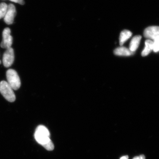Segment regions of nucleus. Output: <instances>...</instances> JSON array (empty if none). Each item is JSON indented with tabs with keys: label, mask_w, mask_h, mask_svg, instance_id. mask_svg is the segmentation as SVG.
<instances>
[{
	"label": "nucleus",
	"mask_w": 159,
	"mask_h": 159,
	"mask_svg": "<svg viewBox=\"0 0 159 159\" xmlns=\"http://www.w3.org/2000/svg\"><path fill=\"white\" fill-rule=\"evenodd\" d=\"M10 34H11V30L9 28H6L3 31V40L1 43V47L2 48L7 49L11 48L13 39Z\"/></svg>",
	"instance_id": "4"
},
{
	"label": "nucleus",
	"mask_w": 159,
	"mask_h": 159,
	"mask_svg": "<svg viewBox=\"0 0 159 159\" xmlns=\"http://www.w3.org/2000/svg\"><path fill=\"white\" fill-rule=\"evenodd\" d=\"M144 37L148 39L154 40L159 37V26L148 27L144 32Z\"/></svg>",
	"instance_id": "7"
},
{
	"label": "nucleus",
	"mask_w": 159,
	"mask_h": 159,
	"mask_svg": "<svg viewBox=\"0 0 159 159\" xmlns=\"http://www.w3.org/2000/svg\"><path fill=\"white\" fill-rule=\"evenodd\" d=\"M114 53L117 56H129L133 55V53L129 49L124 47H120L117 48L114 50Z\"/></svg>",
	"instance_id": "8"
},
{
	"label": "nucleus",
	"mask_w": 159,
	"mask_h": 159,
	"mask_svg": "<svg viewBox=\"0 0 159 159\" xmlns=\"http://www.w3.org/2000/svg\"><path fill=\"white\" fill-rule=\"evenodd\" d=\"M14 61V53L11 48L6 49L3 57V63L4 66L9 67L12 65Z\"/></svg>",
	"instance_id": "6"
},
{
	"label": "nucleus",
	"mask_w": 159,
	"mask_h": 159,
	"mask_svg": "<svg viewBox=\"0 0 159 159\" xmlns=\"http://www.w3.org/2000/svg\"><path fill=\"white\" fill-rule=\"evenodd\" d=\"M8 5L5 3H0V19L4 18L7 11Z\"/></svg>",
	"instance_id": "12"
},
{
	"label": "nucleus",
	"mask_w": 159,
	"mask_h": 159,
	"mask_svg": "<svg viewBox=\"0 0 159 159\" xmlns=\"http://www.w3.org/2000/svg\"><path fill=\"white\" fill-rule=\"evenodd\" d=\"M16 14L15 6L13 4H9L8 6L6 14L4 17V21L7 25H10L13 24Z\"/></svg>",
	"instance_id": "5"
},
{
	"label": "nucleus",
	"mask_w": 159,
	"mask_h": 159,
	"mask_svg": "<svg viewBox=\"0 0 159 159\" xmlns=\"http://www.w3.org/2000/svg\"><path fill=\"white\" fill-rule=\"evenodd\" d=\"M145 48L142 53L143 57L147 56L153 50V41L152 40L147 39L145 42Z\"/></svg>",
	"instance_id": "11"
},
{
	"label": "nucleus",
	"mask_w": 159,
	"mask_h": 159,
	"mask_svg": "<svg viewBox=\"0 0 159 159\" xmlns=\"http://www.w3.org/2000/svg\"><path fill=\"white\" fill-rule=\"evenodd\" d=\"M1 63H2V62H1V61L0 60V64H1Z\"/></svg>",
	"instance_id": "17"
},
{
	"label": "nucleus",
	"mask_w": 159,
	"mask_h": 159,
	"mask_svg": "<svg viewBox=\"0 0 159 159\" xmlns=\"http://www.w3.org/2000/svg\"><path fill=\"white\" fill-rule=\"evenodd\" d=\"M6 77L9 85L14 90L20 89L21 85L20 80L16 71L9 69L6 72Z\"/></svg>",
	"instance_id": "2"
},
{
	"label": "nucleus",
	"mask_w": 159,
	"mask_h": 159,
	"mask_svg": "<svg viewBox=\"0 0 159 159\" xmlns=\"http://www.w3.org/2000/svg\"><path fill=\"white\" fill-rule=\"evenodd\" d=\"M10 1L14 2L19 3L22 5H24L25 3L24 0H10Z\"/></svg>",
	"instance_id": "14"
},
{
	"label": "nucleus",
	"mask_w": 159,
	"mask_h": 159,
	"mask_svg": "<svg viewBox=\"0 0 159 159\" xmlns=\"http://www.w3.org/2000/svg\"><path fill=\"white\" fill-rule=\"evenodd\" d=\"M133 159H145V156L143 155L134 157Z\"/></svg>",
	"instance_id": "15"
},
{
	"label": "nucleus",
	"mask_w": 159,
	"mask_h": 159,
	"mask_svg": "<svg viewBox=\"0 0 159 159\" xmlns=\"http://www.w3.org/2000/svg\"><path fill=\"white\" fill-rule=\"evenodd\" d=\"M132 35V33L130 31L127 30H124L121 32L119 36V44L122 46L124 43L129 39Z\"/></svg>",
	"instance_id": "10"
},
{
	"label": "nucleus",
	"mask_w": 159,
	"mask_h": 159,
	"mask_svg": "<svg viewBox=\"0 0 159 159\" xmlns=\"http://www.w3.org/2000/svg\"><path fill=\"white\" fill-rule=\"evenodd\" d=\"M0 93L9 102H13L15 101L16 96L13 89L6 81L3 80L0 82Z\"/></svg>",
	"instance_id": "3"
},
{
	"label": "nucleus",
	"mask_w": 159,
	"mask_h": 159,
	"mask_svg": "<svg viewBox=\"0 0 159 159\" xmlns=\"http://www.w3.org/2000/svg\"><path fill=\"white\" fill-rule=\"evenodd\" d=\"M129 157L128 156H125L122 157L120 159H128Z\"/></svg>",
	"instance_id": "16"
},
{
	"label": "nucleus",
	"mask_w": 159,
	"mask_h": 159,
	"mask_svg": "<svg viewBox=\"0 0 159 159\" xmlns=\"http://www.w3.org/2000/svg\"><path fill=\"white\" fill-rule=\"evenodd\" d=\"M141 39L142 36L140 35H136L133 38L129 46V50L133 53H134L139 48Z\"/></svg>",
	"instance_id": "9"
},
{
	"label": "nucleus",
	"mask_w": 159,
	"mask_h": 159,
	"mask_svg": "<svg viewBox=\"0 0 159 159\" xmlns=\"http://www.w3.org/2000/svg\"><path fill=\"white\" fill-rule=\"evenodd\" d=\"M34 136L38 143L43 146L47 150H54V145L50 139V132L45 126L39 125L35 129Z\"/></svg>",
	"instance_id": "1"
},
{
	"label": "nucleus",
	"mask_w": 159,
	"mask_h": 159,
	"mask_svg": "<svg viewBox=\"0 0 159 159\" xmlns=\"http://www.w3.org/2000/svg\"><path fill=\"white\" fill-rule=\"evenodd\" d=\"M153 51L155 52L159 51V37L153 40Z\"/></svg>",
	"instance_id": "13"
}]
</instances>
